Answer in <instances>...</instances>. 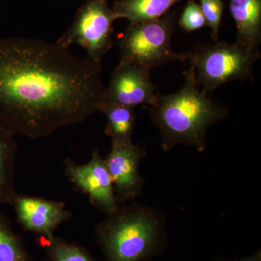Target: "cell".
<instances>
[{
	"mask_svg": "<svg viewBox=\"0 0 261 261\" xmlns=\"http://www.w3.org/2000/svg\"><path fill=\"white\" fill-rule=\"evenodd\" d=\"M42 244L51 261H96L83 247L61 238H42Z\"/></svg>",
	"mask_w": 261,
	"mask_h": 261,
	"instance_id": "16",
	"label": "cell"
},
{
	"mask_svg": "<svg viewBox=\"0 0 261 261\" xmlns=\"http://www.w3.org/2000/svg\"><path fill=\"white\" fill-rule=\"evenodd\" d=\"M0 261H35L10 220L0 211Z\"/></svg>",
	"mask_w": 261,
	"mask_h": 261,
	"instance_id": "15",
	"label": "cell"
},
{
	"mask_svg": "<svg viewBox=\"0 0 261 261\" xmlns=\"http://www.w3.org/2000/svg\"><path fill=\"white\" fill-rule=\"evenodd\" d=\"M238 261H261V251L260 250H257L255 253L250 256H247Z\"/></svg>",
	"mask_w": 261,
	"mask_h": 261,
	"instance_id": "19",
	"label": "cell"
},
{
	"mask_svg": "<svg viewBox=\"0 0 261 261\" xmlns=\"http://www.w3.org/2000/svg\"><path fill=\"white\" fill-rule=\"evenodd\" d=\"M15 136L0 125V206L11 205L18 192L15 190Z\"/></svg>",
	"mask_w": 261,
	"mask_h": 261,
	"instance_id": "13",
	"label": "cell"
},
{
	"mask_svg": "<svg viewBox=\"0 0 261 261\" xmlns=\"http://www.w3.org/2000/svg\"><path fill=\"white\" fill-rule=\"evenodd\" d=\"M176 18L174 10L158 20L130 23L118 39L119 62L151 70L169 62L187 61L189 53L178 54L171 46Z\"/></svg>",
	"mask_w": 261,
	"mask_h": 261,
	"instance_id": "4",
	"label": "cell"
},
{
	"mask_svg": "<svg viewBox=\"0 0 261 261\" xmlns=\"http://www.w3.org/2000/svg\"><path fill=\"white\" fill-rule=\"evenodd\" d=\"M146 154L143 147L133 142L112 144L105 162L119 205L135 200L142 192L144 180L139 168Z\"/></svg>",
	"mask_w": 261,
	"mask_h": 261,
	"instance_id": "9",
	"label": "cell"
},
{
	"mask_svg": "<svg viewBox=\"0 0 261 261\" xmlns=\"http://www.w3.org/2000/svg\"><path fill=\"white\" fill-rule=\"evenodd\" d=\"M63 164L65 176L79 191L87 195L94 207L106 214L119 207L105 159L97 149H93L85 164H77L70 159H65Z\"/></svg>",
	"mask_w": 261,
	"mask_h": 261,
	"instance_id": "7",
	"label": "cell"
},
{
	"mask_svg": "<svg viewBox=\"0 0 261 261\" xmlns=\"http://www.w3.org/2000/svg\"><path fill=\"white\" fill-rule=\"evenodd\" d=\"M99 112L104 113L107 120L105 133L112 140V144H125L132 142V136L136 123L135 108L119 106L106 105Z\"/></svg>",
	"mask_w": 261,
	"mask_h": 261,
	"instance_id": "14",
	"label": "cell"
},
{
	"mask_svg": "<svg viewBox=\"0 0 261 261\" xmlns=\"http://www.w3.org/2000/svg\"><path fill=\"white\" fill-rule=\"evenodd\" d=\"M102 63L56 42L0 38V125L12 135L41 139L99 112Z\"/></svg>",
	"mask_w": 261,
	"mask_h": 261,
	"instance_id": "1",
	"label": "cell"
},
{
	"mask_svg": "<svg viewBox=\"0 0 261 261\" xmlns=\"http://www.w3.org/2000/svg\"><path fill=\"white\" fill-rule=\"evenodd\" d=\"M95 228L106 261H145L166 243L162 215L148 206H120Z\"/></svg>",
	"mask_w": 261,
	"mask_h": 261,
	"instance_id": "3",
	"label": "cell"
},
{
	"mask_svg": "<svg viewBox=\"0 0 261 261\" xmlns=\"http://www.w3.org/2000/svg\"><path fill=\"white\" fill-rule=\"evenodd\" d=\"M260 58L259 48L235 42H216L189 51L195 80L202 92L212 94L220 86L236 80H253V65Z\"/></svg>",
	"mask_w": 261,
	"mask_h": 261,
	"instance_id": "5",
	"label": "cell"
},
{
	"mask_svg": "<svg viewBox=\"0 0 261 261\" xmlns=\"http://www.w3.org/2000/svg\"><path fill=\"white\" fill-rule=\"evenodd\" d=\"M115 20L107 0H86L73 23L56 43L64 48L80 45L85 49L88 59L101 63L113 47Z\"/></svg>",
	"mask_w": 261,
	"mask_h": 261,
	"instance_id": "6",
	"label": "cell"
},
{
	"mask_svg": "<svg viewBox=\"0 0 261 261\" xmlns=\"http://www.w3.org/2000/svg\"><path fill=\"white\" fill-rule=\"evenodd\" d=\"M185 83L176 93L158 94L150 116L162 136V147L169 151L177 145L192 146L203 152L207 130L228 116V109L213 102L196 84L193 70L184 72Z\"/></svg>",
	"mask_w": 261,
	"mask_h": 261,
	"instance_id": "2",
	"label": "cell"
},
{
	"mask_svg": "<svg viewBox=\"0 0 261 261\" xmlns=\"http://www.w3.org/2000/svg\"><path fill=\"white\" fill-rule=\"evenodd\" d=\"M229 8L238 29L236 42L259 48L261 42V0H229Z\"/></svg>",
	"mask_w": 261,
	"mask_h": 261,
	"instance_id": "11",
	"label": "cell"
},
{
	"mask_svg": "<svg viewBox=\"0 0 261 261\" xmlns=\"http://www.w3.org/2000/svg\"><path fill=\"white\" fill-rule=\"evenodd\" d=\"M149 73L150 70L145 68L119 62L108 87L103 91L101 108L106 105H119L135 108L141 105L153 104L159 93Z\"/></svg>",
	"mask_w": 261,
	"mask_h": 261,
	"instance_id": "8",
	"label": "cell"
},
{
	"mask_svg": "<svg viewBox=\"0 0 261 261\" xmlns=\"http://www.w3.org/2000/svg\"><path fill=\"white\" fill-rule=\"evenodd\" d=\"M178 23L187 32H195L205 27V18L196 0H188Z\"/></svg>",
	"mask_w": 261,
	"mask_h": 261,
	"instance_id": "18",
	"label": "cell"
},
{
	"mask_svg": "<svg viewBox=\"0 0 261 261\" xmlns=\"http://www.w3.org/2000/svg\"><path fill=\"white\" fill-rule=\"evenodd\" d=\"M18 224L25 231L51 238L63 223L73 217V213L61 201L17 193L12 202Z\"/></svg>",
	"mask_w": 261,
	"mask_h": 261,
	"instance_id": "10",
	"label": "cell"
},
{
	"mask_svg": "<svg viewBox=\"0 0 261 261\" xmlns=\"http://www.w3.org/2000/svg\"><path fill=\"white\" fill-rule=\"evenodd\" d=\"M181 0H116L113 5L115 18L130 23L150 21L162 18Z\"/></svg>",
	"mask_w": 261,
	"mask_h": 261,
	"instance_id": "12",
	"label": "cell"
},
{
	"mask_svg": "<svg viewBox=\"0 0 261 261\" xmlns=\"http://www.w3.org/2000/svg\"><path fill=\"white\" fill-rule=\"evenodd\" d=\"M200 6L206 25L210 27L211 38L214 42H217L224 10V0H200Z\"/></svg>",
	"mask_w": 261,
	"mask_h": 261,
	"instance_id": "17",
	"label": "cell"
}]
</instances>
